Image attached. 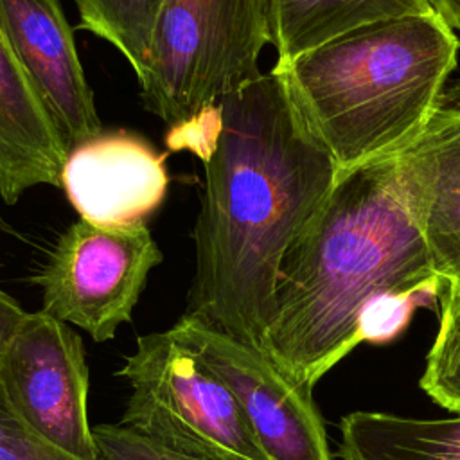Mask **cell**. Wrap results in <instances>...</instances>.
<instances>
[{
    "mask_svg": "<svg viewBox=\"0 0 460 460\" xmlns=\"http://www.w3.org/2000/svg\"><path fill=\"white\" fill-rule=\"evenodd\" d=\"M201 153L185 313L261 349L280 262L323 203L338 169L302 122L284 77L262 72L219 101Z\"/></svg>",
    "mask_w": 460,
    "mask_h": 460,
    "instance_id": "1",
    "label": "cell"
},
{
    "mask_svg": "<svg viewBox=\"0 0 460 460\" xmlns=\"http://www.w3.org/2000/svg\"><path fill=\"white\" fill-rule=\"evenodd\" d=\"M408 199L399 156L343 172L288 248L261 350L311 388L356 347L377 296L442 286Z\"/></svg>",
    "mask_w": 460,
    "mask_h": 460,
    "instance_id": "2",
    "label": "cell"
},
{
    "mask_svg": "<svg viewBox=\"0 0 460 460\" xmlns=\"http://www.w3.org/2000/svg\"><path fill=\"white\" fill-rule=\"evenodd\" d=\"M458 50L456 32L431 9L359 27L273 70L340 176L419 137Z\"/></svg>",
    "mask_w": 460,
    "mask_h": 460,
    "instance_id": "3",
    "label": "cell"
},
{
    "mask_svg": "<svg viewBox=\"0 0 460 460\" xmlns=\"http://www.w3.org/2000/svg\"><path fill=\"white\" fill-rule=\"evenodd\" d=\"M271 45L268 0H164L140 84L144 106L171 128L257 79Z\"/></svg>",
    "mask_w": 460,
    "mask_h": 460,
    "instance_id": "4",
    "label": "cell"
},
{
    "mask_svg": "<svg viewBox=\"0 0 460 460\" xmlns=\"http://www.w3.org/2000/svg\"><path fill=\"white\" fill-rule=\"evenodd\" d=\"M115 376L131 388L119 424L201 460H268L234 394L171 329L138 336Z\"/></svg>",
    "mask_w": 460,
    "mask_h": 460,
    "instance_id": "5",
    "label": "cell"
},
{
    "mask_svg": "<svg viewBox=\"0 0 460 460\" xmlns=\"http://www.w3.org/2000/svg\"><path fill=\"white\" fill-rule=\"evenodd\" d=\"M164 261L147 225L106 228L79 217L58 239L34 282L41 311L110 341L133 320L149 273Z\"/></svg>",
    "mask_w": 460,
    "mask_h": 460,
    "instance_id": "6",
    "label": "cell"
},
{
    "mask_svg": "<svg viewBox=\"0 0 460 460\" xmlns=\"http://www.w3.org/2000/svg\"><path fill=\"white\" fill-rule=\"evenodd\" d=\"M88 388L81 336L41 309L27 313L0 354V390L22 422L61 453L97 460Z\"/></svg>",
    "mask_w": 460,
    "mask_h": 460,
    "instance_id": "7",
    "label": "cell"
},
{
    "mask_svg": "<svg viewBox=\"0 0 460 460\" xmlns=\"http://www.w3.org/2000/svg\"><path fill=\"white\" fill-rule=\"evenodd\" d=\"M171 331L237 399L268 460H332L313 390L291 381L261 349L181 314Z\"/></svg>",
    "mask_w": 460,
    "mask_h": 460,
    "instance_id": "8",
    "label": "cell"
},
{
    "mask_svg": "<svg viewBox=\"0 0 460 460\" xmlns=\"http://www.w3.org/2000/svg\"><path fill=\"white\" fill-rule=\"evenodd\" d=\"M0 36L68 151L102 131L59 0H0Z\"/></svg>",
    "mask_w": 460,
    "mask_h": 460,
    "instance_id": "9",
    "label": "cell"
},
{
    "mask_svg": "<svg viewBox=\"0 0 460 460\" xmlns=\"http://www.w3.org/2000/svg\"><path fill=\"white\" fill-rule=\"evenodd\" d=\"M167 153L126 129L101 131L65 158L61 189L81 219L124 228L146 225L167 198Z\"/></svg>",
    "mask_w": 460,
    "mask_h": 460,
    "instance_id": "10",
    "label": "cell"
},
{
    "mask_svg": "<svg viewBox=\"0 0 460 460\" xmlns=\"http://www.w3.org/2000/svg\"><path fill=\"white\" fill-rule=\"evenodd\" d=\"M399 156L401 178L435 275L460 289V79L444 88L428 124Z\"/></svg>",
    "mask_w": 460,
    "mask_h": 460,
    "instance_id": "11",
    "label": "cell"
},
{
    "mask_svg": "<svg viewBox=\"0 0 460 460\" xmlns=\"http://www.w3.org/2000/svg\"><path fill=\"white\" fill-rule=\"evenodd\" d=\"M66 146L0 36V198L14 205L32 187H61Z\"/></svg>",
    "mask_w": 460,
    "mask_h": 460,
    "instance_id": "12",
    "label": "cell"
},
{
    "mask_svg": "<svg viewBox=\"0 0 460 460\" xmlns=\"http://www.w3.org/2000/svg\"><path fill=\"white\" fill-rule=\"evenodd\" d=\"M431 11L429 0H268L273 66L359 27Z\"/></svg>",
    "mask_w": 460,
    "mask_h": 460,
    "instance_id": "13",
    "label": "cell"
},
{
    "mask_svg": "<svg viewBox=\"0 0 460 460\" xmlns=\"http://www.w3.org/2000/svg\"><path fill=\"white\" fill-rule=\"evenodd\" d=\"M341 460H460V415L404 417L352 411L340 420Z\"/></svg>",
    "mask_w": 460,
    "mask_h": 460,
    "instance_id": "14",
    "label": "cell"
},
{
    "mask_svg": "<svg viewBox=\"0 0 460 460\" xmlns=\"http://www.w3.org/2000/svg\"><path fill=\"white\" fill-rule=\"evenodd\" d=\"M74 4L81 20L77 27L119 50L140 81L164 0H74Z\"/></svg>",
    "mask_w": 460,
    "mask_h": 460,
    "instance_id": "15",
    "label": "cell"
},
{
    "mask_svg": "<svg viewBox=\"0 0 460 460\" xmlns=\"http://www.w3.org/2000/svg\"><path fill=\"white\" fill-rule=\"evenodd\" d=\"M440 304L438 331L419 386L435 404L460 415V289H447Z\"/></svg>",
    "mask_w": 460,
    "mask_h": 460,
    "instance_id": "16",
    "label": "cell"
},
{
    "mask_svg": "<svg viewBox=\"0 0 460 460\" xmlns=\"http://www.w3.org/2000/svg\"><path fill=\"white\" fill-rule=\"evenodd\" d=\"M440 286H429L402 293H386L374 298L361 313L356 327V347L359 343L386 345L399 338L419 307L437 302Z\"/></svg>",
    "mask_w": 460,
    "mask_h": 460,
    "instance_id": "17",
    "label": "cell"
},
{
    "mask_svg": "<svg viewBox=\"0 0 460 460\" xmlns=\"http://www.w3.org/2000/svg\"><path fill=\"white\" fill-rule=\"evenodd\" d=\"M97 460H201L174 451L122 424L92 428Z\"/></svg>",
    "mask_w": 460,
    "mask_h": 460,
    "instance_id": "18",
    "label": "cell"
},
{
    "mask_svg": "<svg viewBox=\"0 0 460 460\" xmlns=\"http://www.w3.org/2000/svg\"><path fill=\"white\" fill-rule=\"evenodd\" d=\"M0 460H75L34 435L0 390Z\"/></svg>",
    "mask_w": 460,
    "mask_h": 460,
    "instance_id": "19",
    "label": "cell"
},
{
    "mask_svg": "<svg viewBox=\"0 0 460 460\" xmlns=\"http://www.w3.org/2000/svg\"><path fill=\"white\" fill-rule=\"evenodd\" d=\"M25 316L27 311L0 289V354Z\"/></svg>",
    "mask_w": 460,
    "mask_h": 460,
    "instance_id": "20",
    "label": "cell"
},
{
    "mask_svg": "<svg viewBox=\"0 0 460 460\" xmlns=\"http://www.w3.org/2000/svg\"><path fill=\"white\" fill-rule=\"evenodd\" d=\"M429 5L455 32H460V0H429Z\"/></svg>",
    "mask_w": 460,
    "mask_h": 460,
    "instance_id": "21",
    "label": "cell"
},
{
    "mask_svg": "<svg viewBox=\"0 0 460 460\" xmlns=\"http://www.w3.org/2000/svg\"><path fill=\"white\" fill-rule=\"evenodd\" d=\"M0 234H14L16 235V230L11 226V223L0 214Z\"/></svg>",
    "mask_w": 460,
    "mask_h": 460,
    "instance_id": "22",
    "label": "cell"
}]
</instances>
